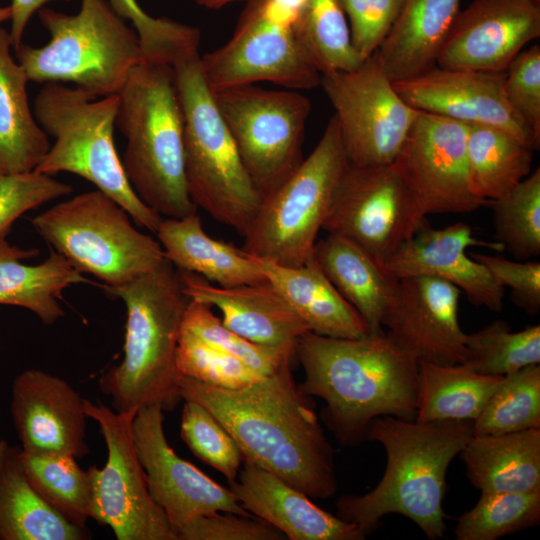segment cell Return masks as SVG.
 <instances>
[{"label": "cell", "instance_id": "cell-4", "mask_svg": "<svg viewBox=\"0 0 540 540\" xmlns=\"http://www.w3.org/2000/svg\"><path fill=\"white\" fill-rule=\"evenodd\" d=\"M106 291L127 310L122 361L99 380L118 412L159 405L170 411L181 399L176 354L188 297L165 259L158 267Z\"/></svg>", "mask_w": 540, "mask_h": 540}, {"label": "cell", "instance_id": "cell-39", "mask_svg": "<svg viewBox=\"0 0 540 540\" xmlns=\"http://www.w3.org/2000/svg\"><path fill=\"white\" fill-rule=\"evenodd\" d=\"M540 521V490L481 492L476 505L463 513L454 529L457 540H496Z\"/></svg>", "mask_w": 540, "mask_h": 540}, {"label": "cell", "instance_id": "cell-15", "mask_svg": "<svg viewBox=\"0 0 540 540\" xmlns=\"http://www.w3.org/2000/svg\"><path fill=\"white\" fill-rule=\"evenodd\" d=\"M426 225V216L392 163H348L322 229L354 242L382 264Z\"/></svg>", "mask_w": 540, "mask_h": 540}, {"label": "cell", "instance_id": "cell-14", "mask_svg": "<svg viewBox=\"0 0 540 540\" xmlns=\"http://www.w3.org/2000/svg\"><path fill=\"white\" fill-rule=\"evenodd\" d=\"M88 418L94 420L107 447L102 468L91 466V518L108 526L118 540H176L174 531L152 498L136 450L132 424L137 411L118 412L84 399Z\"/></svg>", "mask_w": 540, "mask_h": 540}, {"label": "cell", "instance_id": "cell-11", "mask_svg": "<svg viewBox=\"0 0 540 540\" xmlns=\"http://www.w3.org/2000/svg\"><path fill=\"white\" fill-rule=\"evenodd\" d=\"M302 6L294 0H248L227 43L201 56L212 91L261 81L287 89L321 84V73L295 29Z\"/></svg>", "mask_w": 540, "mask_h": 540}, {"label": "cell", "instance_id": "cell-42", "mask_svg": "<svg viewBox=\"0 0 540 540\" xmlns=\"http://www.w3.org/2000/svg\"><path fill=\"white\" fill-rule=\"evenodd\" d=\"M182 328L208 344L238 358L262 376H269L290 363L293 355L256 345L227 328L212 307L196 300L188 301Z\"/></svg>", "mask_w": 540, "mask_h": 540}, {"label": "cell", "instance_id": "cell-5", "mask_svg": "<svg viewBox=\"0 0 540 540\" xmlns=\"http://www.w3.org/2000/svg\"><path fill=\"white\" fill-rule=\"evenodd\" d=\"M118 96L116 126L127 141L121 161L136 194L165 218L198 212L187 190L183 118L173 67L139 62Z\"/></svg>", "mask_w": 540, "mask_h": 540}, {"label": "cell", "instance_id": "cell-40", "mask_svg": "<svg viewBox=\"0 0 540 540\" xmlns=\"http://www.w3.org/2000/svg\"><path fill=\"white\" fill-rule=\"evenodd\" d=\"M492 204L495 241L525 261L540 255V169Z\"/></svg>", "mask_w": 540, "mask_h": 540}, {"label": "cell", "instance_id": "cell-10", "mask_svg": "<svg viewBox=\"0 0 540 540\" xmlns=\"http://www.w3.org/2000/svg\"><path fill=\"white\" fill-rule=\"evenodd\" d=\"M127 211L96 189L78 194L31 219L35 231L80 273L117 287L158 267V240L137 230Z\"/></svg>", "mask_w": 540, "mask_h": 540}, {"label": "cell", "instance_id": "cell-28", "mask_svg": "<svg viewBox=\"0 0 540 540\" xmlns=\"http://www.w3.org/2000/svg\"><path fill=\"white\" fill-rule=\"evenodd\" d=\"M319 267L358 312L369 333L382 331V319L396 293L398 280L354 242L330 234L314 247Z\"/></svg>", "mask_w": 540, "mask_h": 540}, {"label": "cell", "instance_id": "cell-9", "mask_svg": "<svg viewBox=\"0 0 540 540\" xmlns=\"http://www.w3.org/2000/svg\"><path fill=\"white\" fill-rule=\"evenodd\" d=\"M348 165L333 117L313 149L277 188L262 197L243 234L242 250L273 263L296 267L313 257L337 183Z\"/></svg>", "mask_w": 540, "mask_h": 540}, {"label": "cell", "instance_id": "cell-23", "mask_svg": "<svg viewBox=\"0 0 540 540\" xmlns=\"http://www.w3.org/2000/svg\"><path fill=\"white\" fill-rule=\"evenodd\" d=\"M178 274L188 299L216 307L227 328L256 345L294 356L298 338L310 331L268 280L221 287L191 272Z\"/></svg>", "mask_w": 540, "mask_h": 540}, {"label": "cell", "instance_id": "cell-52", "mask_svg": "<svg viewBox=\"0 0 540 540\" xmlns=\"http://www.w3.org/2000/svg\"><path fill=\"white\" fill-rule=\"evenodd\" d=\"M11 8L10 6L0 7V24L4 21L10 20Z\"/></svg>", "mask_w": 540, "mask_h": 540}, {"label": "cell", "instance_id": "cell-46", "mask_svg": "<svg viewBox=\"0 0 540 540\" xmlns=\"http://www.w3.org/2000/svg\"><path fill=\"white\" fill-rule=\"evenodd\" d=\"M339 3L349 20L352 45L364 61L381 46L404 0H339Z\"/></svg>", "mask_w": 540, "mask_h": 540}, {"label": "cell", "instance_id": "cell-34", "mask_svg": "<svg viewBox=\"0 0 540 540\" xmlns=\"http://www.w3.org/2000/svg\"><path fill=\"white\" fill-rule=\"evenodd\" d=\"M533 149L489 125H469L467 165L473 193L487 202L510 192L531 171Z\"/></svg>", "mask_w": 540, "mask_h": 540}, {"label": "cell", "instance_id": "cell-13", "mask_svg": "<svg viewBox=\"0 0 540 540\" xmlns=\"http://www.w3.org/2000/svg\"><path fill=\"white\" fill-rule=\"evenodd\" d=\"M320 85L335 110L348 163L391 164L419 111L397 93L378 52L352 70L322 75Z\"/></svg>", "mask_w": 540, "mask_h": 540}, {"label": "cell", "instance_id": "cell-32", "mask_svg": "<svg viewBox=\"0 0 540 540\" xmlns=\"http://www.w3.org/2000/svg\"><path fill=\"white\" fill-rule=\"evenodd\" d=\"M87 528L66 521L28 481L20 448L0 440V540H83Z\"/></svg>", "mask_w": 540, "mask_h": 540}, {"label": "cell", "instance_id": "cell-51", "mask_svg": "<svg viewBox=\"0 0 540 540\" xmlns=\"http://www.w3.org/2000/svg\"><path fill=\"white\" fill-rule=\"evenodd\" d=\"M194 1L197 5L201 7H204L207 9H218L228 4H231L233 2L242 1V0H194Z\"/></svg>", "mask_w": 540, "mask_h": 540}, {"label": "cell", "instance_id": "cell-30", "mask_svg": "<svg viewBox=\"0 0 540 540\" xmlns=\"http://www.w3.org/2000/svg\"><path fill=\"white\" fill-rule=\"evenodd\" d=\"M459 456L469 481L480 492L540 490V427L472 435Z\"/></svg>", "mask_w": 540, "mask_h": 540}, {"label": "cell", "instance_id": "cell-2", "mask_svg": "<svg viewBox=\"0 0 540 540\" xmlns=\"http://www.w3.org/2000/svg\"><path fill=\"white\" fill-rule=\"evenodd\" d=\"M295 355L305 372L300 389L326 403L324 418L340 444H357L377 417L415 419L419 362L384 330L359 338L308 331Z\"/></svg>", "mask_w": 540, "mask_h": 540}, {"label": "cell", "instance_id": "cell-54", "mask_svg": "<svg viewBox=\"0 0 540 540\" xmlns=\"http://www.w3.org/2000/svg\"><path fill=\"white\" fill-rule=\"evenodd\" d=\"M536 1L540 2V0H536Z\"/></svg>", "mask_w": 540, "mask_h": 540}, {"label": "cell", "instance_id": "cell-7", "mask_svg": "<svg viewBox=\"0 0 540 540\" xmlns=\"http://www.w3.org/2000/svg\"><path fill=\"white\" fill-rule=\"evenodd\" d=\"M183 118L187 190L197 208L242 236L262 196L241 160L201 67L199 50L173 64Z\"/></svg>", "mask_w": 540, "mask_h": 540}, {"label": "cell", "instance_id": "cell-29", "mask_svg": "<svg viewBox=\"0 0 540 540\" xmlns=\"http://www.w3.org/2000/svg\"><path fill=\"white\" fill-rule=\"evenodd\" d=\"M38 254V249H23L0 237V305L27 309L52 325L64 316L63 291L86 279L56 251L39 264L23 262Z\"/></svg>", "mask_w": 540, "mask_h": 540}, {"label": "cell", "instance_id": "cell-18", "mask_svg": "<svg viewBox=\"0 0 540 540\" xmlns=\"http://www.w3.org/2000/svg\"><path fill=\"white\" fill-rule=\"evenodd\" d=\"M504 72L447 69L434 66L408 79L394 81L400 97L418 111L467 125L500 128L533 150L540 138L511 108L504 94Z\"/></svg>", "mask_w": 540, "mask_h": 540}, {"label": "cell", "instance_id": "cell-45", "mask_svg": "<svg viewBox=\"0 0 540 540\" xmlns=\"http://www.w3.org/2000/svg\"><path fill=\"white\" fill-rule=\"evenodd\" d=\"M73 187L36 171L4 174L0 178V237L25 212L71 194Z\"/></svg>", "mask_w": 540, "mask_h": 540}, {"label": "cell", "instance_id": "cell-48", "mask_svg": "<svg viewBox=\"0 0 540 540\" xmlns=\"http://www.w3.org/2000/svg\"><path fill=\"white\" fill-rule=\"evenodd\" d=\"M176 540H281L285 535L261 519L219 512L201 515L175 531Z\"/></svg>", "mask_w": 540, "mask_h": 540}, {"label": "cell", "instance_id": "cell-16", "mask_svg": "<svg viewBox=\"0 0 540 540\" xmlns=\"http://www.w3.org/2000/svg\"><path fill=\"white\" fill-rule=\"evenodd\" d=\"M469 125L419 111L392 165L422 213H469L484 204L467 165Z\"/></svg>", "mask_w": 540, "mask_h": 540}, {"label": "cell", "instance_id": "cell-37", "mask_svg": "<svg viewBox=\"0 0 540 540\" xmlns=\"http://www.w3.org/2000/svg\"><path fill=\"white\" fill-rule=\"evenodd\" d=\"M473 435L506 434L540 427V366L503 376L472 422Z\"/></svg>", "mask_w": 540, "mask_h": 540}, {"label": "cell", "instance_id": "cell-6", "mask_svg": "<svg viewBox=\"0 0 540 540\" xmlns=\"http://www.w3.org/2000/svg\"><path fill=\"white\" fill-rule=\"evenodd\" d=\"M118 109V94L96 98L77 87L44 83L33 112L55 140L34 171L68 172L86 179L119 203L134 222L156 234L163 217L136 194L115 147Z\"/></svg>", "mask_w": 540, "mask_h": 540}, {"label": "cell", "instance_id": "cell-49", "mask_svg": "<svg viewBox=\"0 0 540 540\" xmlns=\"http://www.w3.org/2000/svg\"><path fill=\"white\" fill-rule=\"evenodd\" d=\"M501 286L511 289L512 300L526 313L535 315L540 309V263L512 261L498 255L472 254Z\"/></svg>", "mask_w": 540, "mask_h": 540}, {"label": "cell", "instance_id": "cell-43", "mask_svg": "<svg viewBox=\"0 0 540 540\" xmlns=\"http://www.w3.org/2000/svg\"><path fill=\"white\" fill-rule=\"evenodd\" d=\"M176 365L179 375L227 389L242 388L265 377L183 328L178 340Z\"/></svg>", "mask_w": 540, "mask_h": 540}, {"label": "cell", "instance_id": "cell-33", "mask_svg": "<svg viewBox=\"0 0 540 540\" xmlns=\"http://www.w3.org/2000/svg\"><path fill=\"white\" fill-rule=\"evenodd\" d=\"M502 378L478 373L465 363L420 361L414 420L473 422Z\"/></svg>", "mask_w": 540, "mask_h": 540}, {"label": "cell", "instance_id": "cell-12", "mask_svg": "<svg viewBox=\"0 0 540 540\" xmlns=\"http://www.w3.org/2000/svg\"><path fill=\"white\" fill-rule=\"evenodd\" d=\"M212 92L247 173L263 197L304 159L302 144L311 102L298 90L256 84Z\"/></svg>", "mask_w": 540, "mask_h": 540}, {"label": "cell", "instance_id": "cell-19", "mask_svg": "<svg viewBox=\"0 0 540 540\" xmlns=\"http://www.w3.org/2000/svg\"><path fill=\"white\" fill-rule=\"evenodd\" d=\"M460 293L456 286L434 277L401 278L382 326L418 362L464 363L467 349L458 318Z\"/></svg>", "mask_w": 540, "mask_h": 540}, {"label": "cell", "instance_id": "cell-25", "mask_svg": "<svg viewBox=\"0 0 540 540\" xmlns=\"http://www.w3.org/2000/svg\"><path fill=\"white\" fill-rule=\"evenodd\" d=\"M164 257L181 271L221 287L267 281L258 262L241 248L209 236L198 212L163 218L156 232Z\"/></svg>", "mask_w": 540, "mask_h": 540}, {"label": "cell", "instance_id": "cell-36", "mask_svg": "<svg viewBox=\"0 0 540 540\" xmlns=\"http://www.w3.org/2000/svg\"><path fill=\"white\" fill-rule=\"evenodd\" d=\"M295 29L321 75L349 71L361 64L339 0H307Z\"/></svg>", "mask_w": 540, "mask_h": 540}, {"label": "cell", "instance_id": "cell-47", "mask_svg": "<svg viewBox=\"0 0 540 540\" xmlns=\"http://www.w3.org/2000/svg\"><path fill=\"white\" fill-rule=\"evenodd\" d=\"M504 94L511 108L540 138V46L521 51L505 71Z\"/></svg>", "mask_w": 540, "mask_h": 540}, {"label": "cell", "instance_id": "cell-21", "mask_svg": "<svg viewBox=\"0 0 540 540\" xmlns=\"http://www.w3.org/2000/svg\"><path fill=\"white\" fill-rule=\"evenodd\" d=\"M10 411L23 451L77 460L89 454L84 398L63 378L23 370L12 383Z\"/></svg>", "mask_w": 540, "mask_h": 540}, {"label": "cell", "instance_id": "cell-50", "mask_svg": "<svg viewBox=\"0 0 540 540\" xmlns=\"http://www.w3.org/2000/svg\"><path fill=\"white\" fill-rule=\"evenodd\" d=\"M59 0H11V29L9 32L12 48L16 50L22 43L23 33L34 13L45 4ZM69 1V0H60Z\"/></svg>", "mask_w": 540, "mask_h": 540}, {"label": "cell", "instance_id": "cell-26", "mask_svg": "<svg viewBox=\"0 0 540 540\" xmlns=\"http://www.w3.org/2000/svg\"><path fill=\"white\" fill-rule=\"evenodd\" d=\"M255 260L311 332L333 338H359L369 333L361 316L329 281L314 257L296 267Z\"/></svg>", "mask_w": 540, "mask_h": 540}, {"label": "cell", "instance_id": "cell-27", "mask_svg": "<svg viewBox=\"0 0 540 540\" xmlns=\"http://www.w3.org/2000/svg\"><path fill=\"white\" fill-rule=\"evenodd\" d=\"M460 0H404L377 50L389 78L417 76L436 66L438 54L459 12Z\"/></svg>", "mask_w": 540, "mask_h": 540}, {"label": "cell", "instance_id": "cell-3", "mask_svg": "<svg viewBox=\"0 0 540 540\" xmlns=\"http://www.w3.org/2000/svg\"><path fill=\"white\" fill-rule=\"evenodd\" d=\"M472 435V421L373 419L365 437L384 447L385 472L368 493L340 497L337 516L367 536L383 516L397 513L412 520L428 539L443 537L447 470Z\"/></svg>", "mask_w": 540, "mask_h": 540}, {"label": "cell", "instance_id": "cell-53", "mask_svg": "<svg viewBox=\"0 0 540 540\" xmlns=\"http://www.w3.org/2000/svg\"><path fill=\"white\" fill-rule=\"evenodd\" d=\"M4 174H6V171H5V169H4V167H3V164H2V162H1V160H0V178H1Z\"/></svg>", "mask_w": 540, "mask_h": 540}, {"label": "cell", "instance_id": "cell-17", "mask_svg": "<svg viewBox=\"0 0 540 540\" xmlns=\"http://www.w3.org/2000/svg\"><path fill=\"white\" fill-rule=\"evenodd\" d=\"M159 405L140 408L132 431L149 492L173 531L194 518L215 512L251 516L227 489L180 458L168 444Z\"/></svg>", "mask_w": 540, "mask_h": 540}, {"label": "cell", "instance_id": "cell-24", "mask_svg": "<svg viewBox=\"0 0 540 540\" xmlns=\"http://www.w3.org/2000/svg\"><path fill=\"white\" fill-rule=\"evenodd\" d=\"M230 490L250 514L290 540H362L358 527L315 505L306 494L275 474L244 462Z\"/></svg>", "mask_w": 540, "mask_h": 540}, {"label": "cell", "instance_id": "cell-44", "mask_svg": "<svg viewBox=\"0 0 540 540\" xmlns=\"http://www.w3.org/2000/svg\"><path fill=\"white\" fill-rule=\"evenodd\" d=\"M180 434L196 457L218 470L229 484L236 481L244 462L242 453L228 431L202 405L184 401Z\"/></svg>", "mask_w": 540, "mask_h": 540}, {"label": "cell", "instance_id": "cell-20", "mask_svg": "<svg viewBox=\"0 0 540 540\" xmlns=\"http://www.w3.org/2000/svg\"><path fill=\"white\" fill-rule=\"evenodd\" d=\"M540 35V2L474 0L459 11L436 66L504 72L523 47Z\"/></svg>", "mask_w": 540, "mask_h": 540}, {"label": "cell", "instance_id": "cell-41", "mask_svg": "<svg viewBox=\"0 0 540 540\" xmlns=\"http://www.w3.org/2000/svg\"><path fill=\"white\" fill-rule=\"evenodd\" d=\"M115 12L132 24L139 38L142 61L172 65L178 58L199 50L200 31L169 18H156L137 0H108Z\"/></svg>", "mask_w": 540, "mask_h": 540}, {"label": "cell", "instance_id": "cell-35", "mask_svg": "<svg viewBox=\"0 0 540 540\" xmlns=\"http://www.w3.org/2000/svg\"><path fill=\"white\" fill-rule=\"evenodd\" d=\"M23 471L36 492L71 524L87 528L93 501V475L77 459L61 454L28 453L20 448Z\"/></svg>", "mask_w": 540, "mask_h": 540}, {"label": "cell", "instance_id": "cell-8", "mask_svg": "<svg viewBox=\"0 0 540 540\" xmlns=\"http://www.w3.org/2000/svg\"><path fill=\"white\" fill-rule=\"evenodd\" d=\"M38 17L50 40L42 47L23 43L15 50L29 81L71 82L100 98L118 94L142 61L136 31L108 0H81L76 14L41 8Z\"/></svg>", "mask_w": 540, "mask_h": 540}, {"label": "cell", "instance_id": "cell-38", "mask_svg": "<svg viewBox=\"0 0 540 540\" xmlns=\"http://www.w3.org/2000/svg\"><path fill=\"white\" fill-rule=\"evenodd\" d=\"M465 364L478 373L506 376L540 362V326L511 331L509 324L496 320L466 334Z\"/></svg>", "mask_w": 540, "mask_h": 540}, {"label": "cell", "instance_id": "cell-31", "mask_svg": "<svg viewBox=\"0 0 540 540\" xmlns=\"http://www.w3.org/2000/svg\"><path fill=\"white\" fill-rule=\"evenodd\" d=\"M11 48L9 32L0 28V160L6 174L34 171L50 147L28 102L29 79Z\"/></svg>", "mask_w": 540, "mask_h": 540}, {"label": "cell", "instance_id": "cell-1", "mask_svg": "<svg viewBox=\"0 0 540 540\" xmlns=\"http://www.w3.org/2000/svg\"><path fill=\"white\" fill-rule=\"evenodd\" d=\"M178 385L182 400L202 405L228 431L244 462L275 474L310 498L335 494L334 451L290 363L238 389L182 375Z\"/></svg>", "mask_w": 540, "mask_h": 540}, {"label": "cell", "instance_id": "cell-22", "mask_svg": "<svg viewBox=\"0 0 540 540\" xmlns=\"http://www.w3.org/2000/svg\"><path fill=\"white\" fill-rule=\"evenodd\" d=\"M470 247L505 249L497 241L479 240L463 222L439 229L426 225L381 265L397 280L408 276L444 280L463 291L473 305L501 312L504 287L482 263L467 255Z\"/></svg>", "mask_w": 540, "mask_h": 540}]
</instances>
